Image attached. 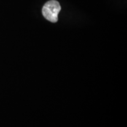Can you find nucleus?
I'll list each match as a JSON object with an SVG mask.
<instances>
[{
	"instance_id": "obj_1",
	"label": "nucleus",
	"mask_w": 127,
	"mask_h": 127,
	"mask_svg": "<svg viewBox=\"0 0 127 127\" xmlns=\"http://www.w3.org/2000/svg\"><path fill=\"white\" fill-rule=\"evenodd\" d=\"M61 10L60 3L56 0H51L47 2L44 5L42 12L45 18L51 23H57L58 15Z\"/></svg>"
}]
</instances>
